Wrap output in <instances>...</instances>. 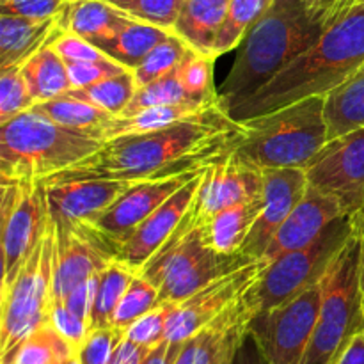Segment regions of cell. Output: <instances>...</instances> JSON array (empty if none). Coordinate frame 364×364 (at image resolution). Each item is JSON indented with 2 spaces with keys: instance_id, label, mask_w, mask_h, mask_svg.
Instances as JSON below:
<instances>
[{
  "instance_id": "14",
  "label": "cell",
  "mask_w": 364,
  "mask_h": 364,
  "mask_svg": "<svg viewBox=\"0 0 364 364\" xmlns=\"http://www.w3.org/2000/svg\"><path fill=\"white\" fill-rule=\"evenodd\" d=\"M267 263L269 262L263 258L252 259L213 279L183 302H178L167 322L166 340L173 343H185L203 327L219 318L256 283Z\"/></svg>"
},
{
  "instance_id": "15",
  "label": "cell",
  "mask_w": 364,
  "mask_h": 364,
  "mask_svg": "<svg viewBox=\"0 0 364 364\" xmlns=\"http://www.w3.org/2000/svg\"><path fill=\"white\" fill-rule=\"evenodd\" d=\"M263 185V171L242 162L231 151L206 167L191 210L203 226L215 213L262 196Z\"/></svg>"
},
{
  "instance_id": "30",
  "label": "cell",
  "mask_w": 364,
  "mask_h": 364,
  "mask_svg": "<svg viewBox=\"0 0 364 364\" xmlns=\"http://www.w3.org/2000/svg\"><path fill=\"white\" fill-rule=\"evenodd\" d=\"M135 272L123 265L121 262L114 259L110 262L96 277V294L91 309V320L89 327L92 329H103L112 327L114 313L123 299L124 291L130 287Z\"/></svg>"
},
{
  "instance_id": "18",
  "label": "cell",
  "mask_w": 364,
  "mask_h": 364,
  "mask_svg": "<svg viewBox=\"0 0 364 364\" xmlns=\"http://www.w3.org/2000/svg\"><path fill=\"white\" fill-rule=\"evenodd\" d=\"M206 171V169H205ZM203 171L201 174L192 178L191 181L178 188L162 206L155 210L123 244L117 249L116 259L127 265L128 269L134 270L135 274L141 272L144 269L146 263L153 258L156 251L162 247L167 242V238L173 235L180 220L191 208L194 203L198 188L203 180Z\"/></svg>"
},
{
  "instance_id": "35",
  "label": "cell",
  "mask_w": 364,
  "mask_h": 364,
  "mask_svg": "<svg viewBox=\"0 0 364 364\" xmlns=\"http://www.w3.org/2000/svg\"><path fill=\"white\" fill-rule=\"evenodd\" d=\"M188 52H191V48H188L187 43L171 32V34L167 36L162 43H159V45L146 55V59L134 70L135 80H137L139 87L146 84H151V82L162 78L164 75L176 70L181 64V60L187 57Z\"/></svg>"
},
{
  "instance_id": "43",
  "label": "cell",
  "mask_w": 364,
  "mask_h": 364,
  "mask_svg": "<svg viewBox=\"0 0 364 364\" xmlns=\"http://www.w3.org/2000/svg\"><path fill=\"white\" fill-rule=\"evenodd\" d=\"M50 323L75 350L80 348V345L84 343L89 331H91L89 323L78 318L77 315H73L64 302H53L52 313H50Z\"/></svg>"
},
{
  "instance_id": "52",
  "label": "cell",
  "mask_w": 364,
  "mask_h": 364,
  "mask_svg": "<svg viewBox=\"0 0 364 364\" xmlns=\"http://www.w3.org/2000/svg\"><path fill=\"white\" fill-rule=\"evenodd\" d=\"M244 331H245V327H240V329H237L233 334H231L230 340L226 341L224 348L220 350L215 364H231V359H233V354H235V348H237V343H238V340H240L242 334H244Z\"/></svg>"
},
{
  "instance_id": "17",
  "label": "cell",
  "mask_w": 364,
  "mask_h": 364,
  "mask_svg": "<svg viewBox=\"0 0 364 364\" xmlns=\"http://www.w3.org/2000/svg\"><path fill=\"white\" fill-rule=\"evenodd\" d=\"M263 208L245 238L240 255L251 259L263 258L279 228L297 206L308 187L306 169H270L263 171Z\"/></svg>"
},
{
  "instance_id": "39",
  "label": "cell",
  "mask_w": 364,
  "mask_h": 364,
  "mask_svg": "<svg viewBox=\"0 0 364 364\" xmlns=\"http://www.w3.org/2000/svg\"><path fill=\"white\" fill-rule=\"evenodd\" d=\"M134 20L173 31L183 0H105Z\"/></svg>"
},
{
  "instance_id": "27",
  "label": "cell",
  "mask_w": 364,
  "mask_h": 364,
  "mask_svg": "<svg viewBox=\"0 0 364 364\" xmlns=\"http://www.w3.org/2000/svg\"><path fill=\"white\" fill-rule=\"evenodd\" d=\"M55 39L57 36L20 66L36 103L59 98L71 89L66 60L53 48Z\"/></svg>"
},
{
  "instance_id": "37",
  "label": "cell",
  "mask_w": 364,
  "mask_h": 364,
  "mask_svg": "<svg viewBox=\"0 0 364 364\" xmlns=\"http://www.w3.org/2000/svg\"><path fill=\"white\" fill-rule=\"evenodd\" d=\"M27 82L20 66L2 70L0 75V124L27 112L34 107Z\"/></svg>"
},
{
  "instance_id": "20",
  "label": "cell",
  "mask_w": 364,
  "mask_h": 364,
  "mask_svg": "<svg viewBox=\"0 0 364 364\" xmlns=\"http://www.w3.org/2000/svg\"><path fill=\"white\" fill-rule=\"evenodd\" d=\"M130 185V181L121 180H78L45 185L50 217L70 223H91Z\"/></svg>"
},
{
  "instance_id": "29",
  "label": "cell",
  "mask_w": 364,
  "mask_h": 364,
  "mask_svg": "<svg viewBox=\"0 0 364 364\" xmlns=\"http://www.w3.org/2000/svg\"><path fill=\"white\" fill-rule=\"evenodd\" d=\"M173 31L156 25L144 23V21L134 20L114 38L100 43L98 48L105 53L109 59L116 60L117 64L127 70L134 71L149 52L159 43H162Z\"/></svg>"
},
{
  "instance_id": "31",
  "label": "cell",
  "mask_w": 364,
  "mask_h": 364,
  "mask_svg": "<svg viewBox=\"0 0 364 364\" xmlns=\"http://www.w3.org/2000/svg\"><path fill=\"white\" fill-rule=\"evenodd\" d=\"M137 89L139 84L135 80L134 71L127 70L123 73L116 75V77H110L95 85H89V87L70 89L66 96L100 107V109L107 110L112 116H121L134 100Z\"/></svg>"
},
{
  "instance_id": "8",
  "label": "cell",
  "mask_w": 364,
  "mask_h": 364,
  "mask_svg": "<svg viewBox=\"0 0 364 364\" xmlns=\"http://www.w3.org/2000/svg\"><path fill=\"white\" fill-rule=\"evenodd\" d=\"M354 235L355 219L345 213L334 219L309 245L267 263L256 283L244 294L249 316L252 318L256 313L276 308L322 283Z\"/></svg>"
},
{
  "instance_id": "24",
  "label": "cell",
  "mask_w": 364,
  "mask_h": 364,
  "mask_svg": "<svg viewBox=\"0 0 364 364\" xmlns=\"http://www.w3.org/2000/svg\"><path fill=\"white\" fill-rule=\"evenodd\" d=\"M262 208L263 194L215 213L203 224L205 240L223 255H240L242 245L251 233Z\"/></svg>"
},
{
  "instance_id": "3",
  "label": "cell",
  "mask_w": 364,
  "mask_h": 364,
  "mask_svg": "<svg viewBox=\"0 0 364 364\" xmlns=\"http://www.w3.org/2000/svg\"><path fill=\"white\" fill-rule=\"evenodd\" d=\"M323 31L304 0H272L244 34L233 66L219 87L226 112L265 87L311 48Z\"/></svg>"
},
{
  "instance_id": "10",
  "label": "cell",
  "mask_w": 364,
  "mask_h": 364,
  "mask_svg": "<svg viewBox=\"0 0 364 364\" xmlns=\"http://www.w3.org/2000/svg\"><path fill=\"white\" fill-rule=\"evenodd\" d=\"M0 249L2 290L9 287L28 256L38 247L50 223L46 188L41 181H18L0 176Z\"/></svg>"
},
{
  "instance_id": "19",
  "label": "cell",
  "mask_w": 364,
  "mask_h": 364,
  "mask_svg": "<svg viewBox=\"0 0 364 364\" xmlns=\"http://www.w3.org/2000/svg\"><path fill=\"white\" fill-rule=\"evenodd\" d=\"M341 215H345V212L338 199L308 181L304 196L279 228L270 247L263 255V259L272 262L277 256L306 247Z\"/></svg>"
},
{
  "instance_id": "11",
  "label": "cell",
  "mask_w": 364,
  "mask_h": 364,
  "mask_svg": "<svg viewBox=\"0 0 364 364\" xmlns=\"http://www.w3.org/2000/svg\"><path fill=\"white\" fill-rule=\"evenodd\" d=\"M322 304V287L308 288L297 297L252 316L245 329L272 364H302Z\"/></svg>"
},
{
  "instance_id": "13",
  "label": "cell",
  "mask_w": 364,
  "mask_h": 364,
  "mask_svg": "<svg viewBox=\"0 0 364 364\" xmlns=\"http://www.w3.org/2000/svg\"><path fill=\"white\" fill-rule=\"evenodd\" d=\"M306 176L336 198L345 213L364 215V127L327 142L306 167Z\"/></svg>"
},
{
  "instance_id": "54",
  "label": "cell",
  "mask_w": 364,
  "mask_h": 364,
  "mask_svg": "<svg viewBox=\"0 0 364 364\" xmlns=\"http://www.w3.org/2000/svg\"><path fill=\"white\" fill-rule=\"evenodd\" d=\"M304 2H306V4H308V6H309V7H311V6H313V2H315V0H304Z\"/></svg>"
},
{
  "instance_id": "1",
  "label": "cell",
  "mask_w": 364,
  "mask_h": 364,
  "mask_svg": "<svg viewBox=\"0 0 364 364\" xmlns=\"http://www.w3.org/2000/svg\"><path fill=\"white\" fill-rule=\"evenodd\" d=\"M244 132V123L235 121L219 102L173 127L109 139L92 155L41 181L43 185L78 180L137 183L205 171L233 151Z\"/></svg>"
},
{
  "instance_id": "21",
  "label": "cell",
  "mask_w": 364,
  "mask_h": 364,
  "mask_svg": "<svg viewBox=\"0 0 364 364\" xmlns=\"http://www.w3.org/2000/svg\"><path fill=\"white\" fill-rule=\"evenodd\" d=\"M64 11V9H63ZM66 31L63 13L50 20L0 14V70L21 66L36 52Z\"/></svg>"
},
{
  "instance_id": "42",
  "label": "cell",
  "mask_w": 364,
  "mask_h": 364,
  "mask_svg": "<svg viewBox=\"0 0 364 364\" xmlns=\"http://www.w3.org/2000/svg\"><path fill=\"white\" fill-rule=\"evenodd\" d=\"M68 77L71 89H82L107 80L110 77L127 71V68L117 64L116 60H80V63H66Z\"/></svg>"
},
{
  "instance_id": "38",
  "label": "cell",
  "mask_w": 364,
  "mask_h": 364,
  "mask_svg": "<svg viewBox=\"0 0 364 364\" xmlns=\"http://www.w3.org/2000/svg\"><path fill=\"white\" fill-rule=\"evenodd\" d=\"M213 60L196 53L194 50L187 53L180 64V77L188 95L199 102H212L219 98V91L213 85Z\"/></svg>"
},
{
  "instance_id": "36",
  "label": "cell",
  "mask_w": 364,
  "mask_h": 364,
  "mask_svg": "<svg viewBox=\"0 0 364 364\" xmlns=\"http://www.w3.org/2000/svg\"><path fill=\"white\" fill-rule=\"evenodd\" d=\"M159 304V290H156L155 284L149 283L141 274H135L130 287L124 291L123 299L117 306L116 313H114L112 327L124 333L135 320H139Z\"/></svg>"
},
{
  "instance_id": "12",
  "label": "cell",
  "mask_w": 364,
  "mask_h": 364,
  "mask_svg": "<svg viewBox=\"0 0 364 364\" xmlns=\"http://www.w3.org/2000/svg\"><path fill=\"white\" fill-rule=\"evenodd\" d=\"M53 219V217H52ZM57 226L53 256V302H63L80 283L116 259L117 244L89 223L53 219Z\"/></svg>"
},
{
  "instance_id": "47",
  "label": "cell",
  "mask_w": 364,
  "mask_h": 364,
  "mask_svg": "<svg viewBox=\"0 0 364 364\" xmlns=\"http://www.w3.org/2000/svg\"><path fill=\"white\" fill-rule=\"evenodd\" d=\"M359 0H315L311 6V13L322 23L323 28L331 27L334 21L347 14Z\"/></svg>"
},
{
  "instance_id": "45",
  "label": "cell",
  "mask_w": 364,
  "mask_h": 364,
  "mask_svg": "<svg viewBox=\"0 0 364 364\" xmlns=\"http://www.w3.org/2000/svg\"><path fill=\"white\" fill-rule=\"evenodd\" d=\"M53 48L60 53V57H63L66 63L109 59L98 46H95L92 43H89L87 39L80 38V36L68 31H64L63 34L57 36V39L53 41Z\"/></svg>"
},
{
  "instance_id": "53",
  "label": "cell",
  "mask_w": 364,
  "mask_h": 364,
  "mask_svg": "<svg viewBox=\"0 0 364 364\" xmlns=\"http://www.w3.org/2000/svg\"><path fill=\"white\" fill-rule=\"evenodd\" d=\"M355 219V233L359 237V244H361V288H363V299H364V215L354 217Z\"/></svg>"
},
{
  "instance_id": "25",
  "label": "cell",
  "mask_w": 364,
  "mask_h": 364,
  "mask_svg": "<svg viewBox=\"0 0 364 364\" xmlns=\"http://www.w3.org/2000/svg\"><path fill=\"white\" fill-rule=\"evenodd\" d=\"M32 109L41 116L52 119L53 123L68 128V130L87 135V137L96 139L100 142L107 139V132H109L110 124L116 117L107 110L100 109V107L66 95L48 100V102L36 103Z\"/></svg>"
},
{
  "instance_id": "41",
  "label": "cell",
  "mask_w": 364,
  "mask_h": 364,
  "mask_svg": "<svg viewBox=\"0 0 364 364\" xmlns=\"http://www.w3.org/2000/svg\"><path fill=\"white\" fill-rule=\"evenodd\" d=\"M123 338L124 333L116 327L89 331L85 341L77 350L78 361L80 364H110Z\"/></svg>"
},
{
  "instance_id": "26",
  "label": "cell",
  "mask_w": 364,
  "mask_h": 364,
  "mask_svg": "<svg viewBox=\"0 0 364 364\" xmlns=\"http://www.w3.org/2000/svg\"><path fill=\"white\" fill-rule=\"evenodd\" d=\"M329 141L364 127V64L326 95Z\"/></svg>"
},
{
  "instance_id": "2",
  "label": "cell",
  "mask_w": 364,
  "mask_h": 364,
  "mask_svg": "<svg viewBox=\"0 0 364 364\" xmlns=\"http://www.w3.org/2000/svg\"><path fill=\"white\" fill-rule=\"evenodd\" d=\"M364 64V0L323 31L318 41L288 64L255 96L231 109L235 121L263 116L309 96L327 95Z\"/></svg>"
},
{
  "instance_id": "34",
  "label": "cell",
  "mask_w": 364,
  "mask_h": 364,
  "mask_svg": "<svg viewBox=\"0 0 364 364\" xmlns=\"http://www.w3.org/2000/svg\"><path fill=\"white\" fill-rule=\"evenodd\" d=\"M219 100V98H217ZM208 103V102H199L194 100L185 89L183 82L180 77V66L173 70L171 73L164 75L159 80L151 82V84L141 85L135 92L134 100L130 105L127 107L121 116H132V114L139 112V110L149 109V107H162V105H176V103ZM215 102V100H212Z\"/></svg>"
},
{
  "instance_id": "48",
  "label": "cell",
  "mask_w": 364,
  "mask_h": 364,
  "mask_svg": "<svg viewBox=\"0 0 364 364\" xmlns=\"http://www.w3.org/2000/svg\"><path fill=\"white\" fill-rule=\"evenodd\" d=\"M231 364H272V363L265 358V354L262 352V348H259L258 341L255 340V336L245 329L244 334L240 336V340H238L237 348H235Z\"/></svg>"
},
{
  "instance_id": "49",
  "label": "cell",
  "mask_w": 364,
  "mask_h": 364,
  "mask_svg": "<svg viewBox=\"0 0 364 364\" xmlns=\"http://www.w3.org/2000/svg\"><path fill=\"white\" fill-rule=\"evenodd\" d=\"M149 350L151 348L141 347V345L123 338L121 343L117 345L116 352H114L112 363L110 364H144V359Z\"/></svg>"
},
{
  "instance_id": "22",
  "label": "cell",
  "mask_w": 364,
  "mask_h": 364,
  "mask_svg": "<svg viewBox=\"0 0 364 364\" xmlns=\"http://www.w3.org/2000/svg\"><path fill=\"white\" fill-rule=\"evenodd\" d=\"M231 0H183L173 34L183 39L188 48L205 57H213L219 32L226 21Z\"/></svg>"
},
{
  "instance_id": "28",
  "label": "cell",
  "mask_w": 364,
  "mask_h": 364,
  "mask_svg": "<svg viewBox=\"0 0 364 364\" xmlns=\"http://www.w3.org/2000/svg\"><path fill=\"white\" fill-rule=\"evenodd\" d=\"M220 100L208 103H176V105H162V107H149V109L139 110L132 116H116L109 132L107 139L121 137V135H134V134H146V132L162 130V128L173 127L180 121L191 119V117L203 114L210 107L219 103ZM103 141V142H105Z\"/></svg>"
},
{
  "instance_id": "4",
  "label": "cell",
  "mask_w": 364,
  "mask_h": 364,
  "mask_svg": "<svg viewBox=\"0 0 364 364\" xmlns=\"http://www.w3.org/2000/svg\"><path fill=\"white\" fill-rule=\"evenodd\" d=\"M240 123L245 132L233 155L259 171L306 169L329 142L326 95L309 96Z\"/></svg>"
},
{
  "instance_id": "9",
  "label": "cell",
  "mask_w": 364,
  "mask_h": 364,
  "mask_svg": "<svg viewBox=\"0 0 364 364\" xmlns=\"http://www.w3.org/2000/svg\"><path fill=\"white\" fill-rule=\"evenodd\" d=\"M57 226L48 228L13 283L2 290L0 306V363L6 361L31 334L50 323L53 295V256Z\"/></svg>"
},
{
  "instance_id": "50",
  "label": "cell",
  "mask_w": 364,
  "mask_h": 364,
  "mask_svg": "<svg viewBox=\"0 0 364 364\" xmlns=\"http://www.w3.org/2000/svg\"><path fill=\"white\" fill-rule=\"evenodd\" d=\"M183 343H173V341L164 340L155 348L148 352L144 364H174V359L180 354Z\"/></svg>"
},
{
  "instance_id": "23",
  "label": "cell",
  "mask_w": 364,
  "mask_h": 364,
  "mask_svg": "<svg viewBox=\"0 0 364 364\" xmlns=\"http://www.w3.org/2000/svg\"><path fill=\"white\" fill-rule=\"evenodd\" d=\"M134 18L105 0H70L63 11L68 32L87 39L95 46L119 34Z\"/></svg>"
},
{
  "instance_id": "16",
  "label": "cell",
  "mask_w": 364,
  "mask_h": 364,
  "mask_svg": "<svg viewBox=\"0 0 364 364\" xmlns=\"http://www.w3.org/2000/svg\"><path fill=\"white\" fill-rule=\"evenodd\" d=\"M203 171L181 174V176L164 178V180H148L132 183L105 212L92 219V226L119 245L155 212L162 206L178 188L187 181L201 174ZM117 256V255H116Z\"/></svg>"
},
{
  "instance_id": "46",
  "label": "cell",
  "mask_w": 364,
  "mask_h": 364,
  "mask_svg": "<svg viewBox=\"0 0 364 364\" xmlns=\"http://www.w3.org/2000/svg\"><path fill=\"white\" fill-rule=\"evenodd\" d=\"M96 277L98 274L92 277H89L87 281L78 284L66 299H64V304L66 308L70 309L73 315H77L78 318L84 320V322L89 323L91 320V309H92V302H95V294H96ZM91 329V327H89Z\"/></svg>"
},
{
  "instance_id": "40",
  "label": "cell",
  "mask_w": 364,
  "mask_h": 364,
  "mask_svg": "<svg viewBox=\"0 0 364 364\" xmlns=\"http://www.w3.org/2000/svg\"><path fill=\"white\" fill-rule=\"evenodd\" d=\"M174 302H162L151 311L142 315L141 318L135 320L127 331H124V338L134 343L141 345L146 348H155L156 345L162 343L166 340V331L169 316L174 309Z\"/></svg>"
},
{
  "instance_id": "33",
  "label": "cell",
  "mask_w": 364,
  "mask_h": 364,
  "mask_svg": "<svg viewBox=\"0 0 364 364\" xmlns=\"http://www.w3.org/2000/svg\"><path fill=\"white\" fill-rule=\"evenodd\" d=\"M270 4L272 0H231L226 21L213 46V57L217 59L224 53L233 52L240 45L247 28L265 13Z\"/></svg>"
},
{
  "instance_id": "5",
  "label": "cell",
  "mask_w": 364,
  "mask_h": 364,
  "mask_svg": "<svg viewBox=\"0 0 364 364\" xmlns=\"http://www.w3.org/2000/svg\"><path fill=\"white\" fill-rule=\"evenodd\" d=\"M102 142L77 134L34 109L0 124V176L41 181L92 155Z\"/></svg>"
},
{
  "instance_id": "32",
  "label": "cell",
  "mask_w": 364,
  "mask_h": 364,
  "mask_svg": "<svg viewBox=\"0 0 364 364\" xmlns=\"http://www.w3.org/2000/svg\"><path fill=\"white\" fill-rule=\"evenodd\" d=\"M73 354L77 350L53 329L52 323H46L0 364H57Z\"/></svg>"
},
{
  "instance_id": "7",
  "label": "cell",
  "mask_w": 364,
  "mask_h": 364,
  "mask_svg": "<svg viewBox=\"0 0 364 364\" xmlns=\"http://www.w3.org/2000/svg\"><path fill=\"white\" fill-rule=\"evenodd\" d=\"M322 304L302 364H338L350 341L364 331L361 244L348 240L322 283Z\"/></svg>"
},
{
  "instance_id": "51",
  "label": "cell",
  "mask_w": 364,
  "mask_h": 364,
  "mask_svg": "<svg viewBox=\"0 0 364 364\" xmlns=\"http://www.w3.org/2000/svg\"><path fill=\"white\" fill-rule=\"evenodd\" d=\"M338 364H364V331L350 341Z\"/></svg>"
},
{
  "instance_id": "6",
  "label": "cell",
  "mask_w": 364,
  "mask_h": 364,
  "mask_svg": "<svg viewBox=\"0 0 364 364\" xmlns=\"http://www.w3.org/2000/svg\"><path fill=\"white\" fill-rule=\"evenodd\" d=\"M249 262L252 259L244 255H223L213 249L188 208L173 235L139 274L155 284L160 304H178L213 279Z\"/></svg>"
},
{
  "instance_id": "44",
  "label": "cell",
  "mask_w": 364,
  "mask_h": 364,
  "mask_svg": "<svg viewBox=\"0 0 364 364\" xmlns=\"http://www.w3.org/2000/svg\"><path fill=\"white\" fill-rule=\"evenodd\" d=\"M70 0H0V9L6 14L50 20L63 13Z\"/></svg>"
}]
</instances>
